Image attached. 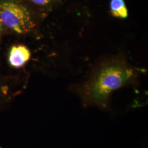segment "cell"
Wrapping results in <instances>:
<instances>
[{
  "mask_svg": "<svg viewBox=\"0 0 148 148\" xmlns=\"http://www.w3.org/2000/svg\"><path fill=\"white\" fill-rule=\"evenodd\" d=\"M133 77V69L124 64H109L79 87L78 93L85 106L106 109L111 93L128 84Z\"/></svg>",
  "mask_w": 148,
  "mask_h": 148,
  "instance_id": "obj_1",
  "label": "cell"
},
{
  "mask_svg": "<svg viewBox=\"0 0 148 148\" xmlns=\"http://www.w3.org/2000/svg\"><path fill=\"white\" fill-rule=\"evenodd\" d=\"M0 21L10 34L25 36L34 32L37 23L23 0H0Z\"/></svg>",
  "mask_w": 148,
  "mask_h": 148,
  "instance_id": "obj_2",
  "label": "cell"
},
{
  "mask_svg": "<svg viewBox=\"0 0 148 148\" xmlns=\"http://www.w3.org/2000/svg\"><path fill=\"white\" fill-rule=\"evenodd\" d=\"M14 77L3 75L0 72V111L5 109L18 93Z\"/></svg>",
  "mask_w": 148,
  "mask_h": 148,
  "instance_id": "obj_3",
  "label": "cell"
},
{
  "mask_svg": "<svg viewBox=\"0 0 148 148\" xmlns=\"http://www.w3.org/2000/svg\"><path fill=\"white\" fill-rule=\"evenodd\" d=\"M31 52L27 46L23 45H13L8 54V62L11 67L20 68L30 60Z\"/></svg>",
  "mask_w": 148,
  "mask_h": 148,
  "instance_id": "obj_4",
  "label": "cell"
},
{
  "mask_svg": "<svg viewBox=\"0 0 148 148\" xmlns=\"http://www.w3.org/2000/svg\"><path fill=\"white\" fill-rule=\"evenodd\" d=\"M110 8L111 14L115 17L123 19L128 16V10L124 0H111Z\"/></svg>",
  "mask_w": 148,
  "mask_h": 148,
  "instance_id": "obj_5",
  "label": "cell"
},
{
  "mask_svg": "<svg viewBox=\"0 0 148 148\" xmlns=\"http://www.w3.org/2000/svg\"><path fill=\"white\" fill-rule=\"evenodd\" d=\"M52 0H30V1L35 5L40 7H45L48 5Z\"/></svg>",
  "mask_w": 148,
  "mask_h": 148,
  "instance_id": "obj_6",
  "label": "cell"
},
{
  "mask_svg": "<svg viewBox=\"0 0 148 148\" xmlns=\"http://www.w3.org/2000/svg\"><path fill=\"white\" fill-rule=\"evenodd\" d=\"M8 35H10L9 32L7 31L6 28L0 21V38Z\"/></svg>",
  "mask_w": 148,
  "mask_h": 148,
  "instance_id": "obj_7",
  "label": "cell"
}]
</instances>
